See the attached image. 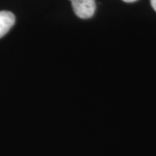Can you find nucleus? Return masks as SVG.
I'll return each mask as SVG.
<instances>
[{"label":"nucleus","mask_w":156,"mask_h":156,"mask_svg":"<svg viewBox=\"0 0 156 156\" xmlns=\"http://www.w3.org/2000/svg\"><path fill=\"white\" fill-rule=\"evenodd\" d=\"M151 5L154 8V10L156 11V0H150Z\"/></svg>","instance_id":"obj_3"},{"label":"nucleus","mask_w":156,"mask_h":156,"mask_svg":"<svg viewBox=\"0 0 156 156\" xmlns=\"http://www.w3.org/2000/svg\"><path fill=\"white\" fill-rule=\"evenodd\" d=\"M16 18L11 11H0V38L9 32L11 27L14 25Z\"/></svg>","instance_id":"obj_2"},{"label":"nucleus","mask_w":156,"mask_h":156,"mask_svg":"<svg viewBox=\"0 0 156 156\" xmlns=\"http://www.w3.org/2000/svg\"><path fill=\"white\" fill-rule=\"evenodd\" d=\"M71 4L76 15L80 18H90L95 13V0H71Z\"/></svg>","instance_id":"obj_1"},{"label":"nucleus","mask_w":156,"mask_h":156,"mask_svg":"<svg viewBox=\"0 0 156 156\" xmlns=\"http://www.w3.org/2000/svg\"><path fill=\"white\" fill-rule=\"evenodd\" d=\"M122 1L126 2V3H133V2H135L137 0H122Z\"/></svg>","instance_id":"obj_4"},{"label":"nucleus","mask_w":156,"mask_h":156,"mask_svg":"<svg viewBox=\"0 0 156 156\" xmlns=\"http://www.w3.org/2000/svg\"><path fill=\"white\" fill-rule=\"evenodd\" d=\"M70 1H71V0H70Z\"/></svg>","instance_id":"obj_5"}]
</instances>
